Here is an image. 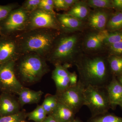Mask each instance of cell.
Instances as JSON below:
<instances>
[{
	"label": "cell",
	"instance_id": "1f68e13d",
	"mask_svg": "<svg viewBox=\"0 0 122 122\" xmlns=\"http://www.w3.org/2000/svg\"><path fill=\"white\" fill-rule=\"evenodd\" d=\"M54 8L59 9H67L64 0H53Z\"/></svg>",
	"mask_w": 122,
	"mask_h": 122
},
{
	"label": "cell",
	"instance_id": "f35d334b",
	"mask_svg": "<svg viewBox=\"0 0 122 122\" xmlns=\"http://www.w3.org/2000/svg\"><path fill=\"white\" fill-rule=\"evenodd\" d=\"M116 78L119 82L121 83V85H122V74L116 77Z\"/></svg>",
	"mask_w": 122,
	"mask_h": 122
},
{
	"label": "cell",
	"instance_id": "f546056e",
	"mask_svg": "<svg viewBox=\"0 0 122 122\" xmlns=\"http://www.w3.org/2000/svg\"><path fill=\"white\" fill-rule=\"evenodd\" d=\"M45 110L47 115H50L52 113V111L50 107L49 95L46 96L41 105Z\"/></svg>",
	"mask_w": 122,
	"mask_h": 122
},
{
	"label": "cell",
	"instance_id": "9a60e30c",
	"mask_svg": "<svg viewBox=\"0 0 122 122\" xmlns=\"http://www.w3.org/2000/svg\"><path fill=\"white\" fill-rule=\"evenodd\" d=\"M106 29L88 34L84 42L85 48L87 50L95 51L100 49L104 45V42L109 34Z\"/></svg>",
	"mask_w": 122,
	"mask_h": 122
},
{
	"label": "cell",
	"instance_id": "e575fe53",
	"mask_svg": "<svg viewBox=\"0 0 122 122\" xmlns=\"http://www.w3.org/2000/svg\"><path fill=\"white\" fill-rule=\"evenodd\" d=\"M65 3L68 9L71 8L78 0H64Z\"/></svg>",
	"mask_w": 122,
	"mask_h": 122
},
{
	"label": "cell",
	"instance_id": "3957f363",
	"mask_svg": "<svg viewBox=\"0 0 122 122\" xmlns=\"http://www.w3.org/2000/svg\"><path fill=\"white\" fill-rule=\"evenodd\" d=\"M45 58L35 53L22 54L15 62V71L21 83L32 85L50 71Z\"/></svg>",
	"mask_w": 122,
	"mask_h": 122
},
{
	"label": "cell",
	"instance_id": "7a4b0ae2",
	"mask_svg": "<svg viewBox=\"0 0 122 122\" xmlns=\"http://www.w3.org/2000/svg\"><path fill=\"white\" fill-rule=\"evenodd\" d=\"M59 31L37 29L25 31L16 36L21 55L35 53L46 58L50 52Z\"/></svg>",
	"mask_w": 122,
	"mask_h": 122
},
{
	"label": "cell",
	"instance_id": "74e56055",
	"mask_svg": "<svg viewBox=\"0 0 122 122\" xmlns=\"http://www.w3.org/2000/svg\"><path fill=\"white\" fill-rule=\"evenodd\" d=\"M62 66L63 67H65L66 69H68V68H70L72 66V65L70 63H64L63 64V65H62Z\"/></svg>",
	"mask_w": 122,
	"mask_h": 122
},
{
	"label": "cell",
	"instance_id": "5b68a950",
	"mask_svg": "<svg viewBox=\"0 0 122 122\" xmlns=\"http://www.w3.org/2000/svg\"><path fill=\"white\" fill-rule=\"evenodd\" d=\"M84 105L89 109L92 117L108 113L110 104L106 87L89 86L83 92Z\"/></svg>",
	"mask_w": 122,
	"mask_h": 122
},
{
	"label": "cell",
	"instance_id": "4316f807",
	"mask_svg": "<svg viewBox=\"0 0 122 122\" xmlns=\"http://www.w3.org/2000/svg\"><path fill=\"white\" fill-rule=\"evenodd\" d=\"M17 4H11L6 5H0V22L4 20L13 10L18 8Z\"/></svg>",
	"mask_w": 122,
	"mask_h": 122
},
{
	"label": "cell",
	"instance_id": "ffe728a7",
	"mask_svg": "<svg viewBox=\"0 0 122 122\" xmlns=\"http://www.w3.org/2000/svg\"><path fill=\"white\" fill-rule=\"evenodd\" d=\"M106 28L109 32L119 31L122 29V11H118L109 18Z\"/></svg>",
	"mask_w": 122,
	"mask_h": 122
},
{
	"label": "cell",
	"instance_id": "60d3db41",
	"mask_svg": "<svg viewBox=\"0 0 122 122\" xmlns=\"http://www.w3.org/2000/svg\"><path fill=\"white\" fill-rule=\"evenodd\" d=\"M118 106H120V107H121V108H122V101H121V102H120V103H119Z\"/></svg>",
	"mask_w": 122,
	"mask_h": 122
},
{
	"label": "cell",
	"instance_id": "d590c367",
	"mask_svg": "<svg viewBox=\"0 0 122 122\" xmlns=\"http://www.w3.org/2000/svg\"><path fill=\"white\" fill-rule=\"evenodd\" d=\"M43 122H59L51 115L47 116Z\"/></svg>",
	"mask_w": 122,
	"mask_h": 122
},
{
	"label": "cell",
	"instance_id": "8992f818",
	"mask_svg": "<svg viewBox=\"0 0 122 122\" xmlns=\"http://www.w3.org/2000/svg\"><path fill=\"white\" fill-rule=\"evenodd\" d=\"M29 14L21 6L13 10L0 22L1 36L15 37L26 31Z\"/></svg>",
	"mask_w": 122,
	"mask_h": 122
},
{
	"label": "cell",
	"instance_id": "d6986e66",
	"mask_svg": "<svg viewBox=\"0 0 122 122\" xmlns=\"http://www.w3.org/2000/svg\"><path fill=\"white\" fill-rule=\"evenodd\" d=\"M90 13L89 7L86 2L78 0L66 13L82 21L88 17Z\"/></svg>",
	"mask_w": 122,
	"mask_h": 122
},
{
	"label": "cell",
	"instance_id": "7bdbcfd3",
	"mask_svg": "<svg viewBox=\"0 0 122 122\" xmlns=\"http://www.w3.org/2000/svg\"><path fill=\"white\" fill-rule=\"evenodd\" d=\"M25 122V121H24H24H22V122Z\"/></svg>",
	"mask_w": 122,
	"mask_h": 122
},
{
	"label": "cell",
	"instance_id": "2e32d148",
	"mask_svg": "<svg viewBox=\"0 0 122 122\" xmlns=\"http://www.w3.org/2000/svg\"><path fill=\"white\" fill-rule=\"evenodd\" d=\"M87 18L89 25L92 28L100 31L106 29L109 14L104 10H97L90 13Z\"/></svg>",
	"mask_w": 122,
	"mask_h": 122
},
{
	"label": "cell",
	"instance_id": "7402d4cb",
	"mask_svg": "<svg viewBox=\"0 0 122 122\" xmlns=\"http://www.w3.org/2000/svg\"><path fill=\"white\" fill-rule=\"evenodd\" d=\"M87 122H122V117L108 112L93 117H91Z\"/></svg>",
	"mask_w": 122,
	"mask_h": 122
},
{
	"label": "cell",
	"instance_id": "ac0fdd59",
	"mask_svg": "<svg viewBox=\"0 0 122 122\" xmlns=\"http://www.w3.org/2000/svg\"><path fill=\"white\" fill-rule=\"evenodd\" d=\"M75 114L69 107L58 102L50 115L59 122H70L75 118Z\"/></svg>",
	"mask_w": 122,
	"mask_h": 122
},
{
	"label": "cell",
	"instance_id": "9c48e42d",
	"mask_svg": "<svg viewBox=\"0 0 122 122\" xmlns=\"http://www.w3.org/2000/svg\"><path fill=\"white\" fill-rule=\"evenodd\" d=\"M85 87L78 81L75 86H70L64 91L56 93L58 102L69 107L75 114L84 106L83 92Z\"/></svg>",
	"mask_w": 122,
	"mask_h": 122
},
{
	"label": "cell",
	"instance_id": "4fadbf2b",
	"mask_svg": "<svg viewBox=\"0 0 122 122\" xmlns=\"http://www.w3.org/2000/svg\"><path fill=\"white\" fill-rule=\"evenodd\" d=\"M108 94L111 108L114 109L118 106L122 100V85L116 77L112 78L106 87Z\"/></svg>",
	"mask_w": 122,
	"mask_h": 122
},
{
	"label": "cell",
	"instance_id": "b9f144b4",
	"mask_svg": "<svg viewBox=\"0 0 122 122\" xmlns=\"http://www.w3.org/2000/svg\"><path fill=\"white\" fill-rule=\"evenodd\" d=\"M1 35V32L0 28V36Z\"/></svg>",
	"mask_w": 122,
	"mask_h": 122
},
{
	"label": "cell",
	"instance_id": "4dcf8cb0",
	"mask_svg": "<svg viewBox=\"0 0 122 122\" xmlns=\"http://www.w3.org/2000/svg\"><path fill=\"white\" fill-rule=\"evenodd\" d=\"M38 8L49 12L55 13V12L54 11V8L53 7L44 3V2H42V0H41V2L39 4Z\"/></svg>",
	"mask_w": 122,
	"mask_h": 122
},
{
	"label": "cell",
	"instance_id": "7c38bea8",
	"mask_svg": "<svg viewBox=\"0 0 122 122\" xmlns=\"http://www.w3.org/2000/svg\"><path fill=\"white\" fill-rule=\"evenodd\" d=\"M52 74V78L54 81L56 88V93L64 91L70 87V72L62 65H55Z\"/></svg>",
	"mask_w": 122,
	"mask_h": 122
},
{
	"label": "cell",
	"instance_id": "cb8c5ba5",
	"mask_svg": "<svg viewBox=\"0 0 122 122\" xmlns=\"http://www.w3.org/2000/svg\"><path fill=\"white\" fill-rule=\"evenodd\" d=\"M86 2L89 7L94 9L113 8L111 0H89Z\"/></svg>",
	"mask_w": 122,
	"mask_h": 122
},
{
	"label": "cell",
	"instance_id": "d6a6232c",
	"mask_svg": "<svg viewBox=\"0 0 122 122\" xmlns=\"http://www.w3.org/2000/svg\"><path fill=\"white\" fill-rule=\"evenodd\" d=\"M78 76L76 72L70 73V86H76L78 83Z\"/></svg>",
	"mask_w": 122,
	"mask_h": 122
},
{
	"label": "cell",
	"instance_id": "52a82bcc",
	"mask_svg": "<svg viewBox=\"0 0 122 122\" xmlns=\"http://www.w3.org/2000/svg\"><path fill=\"white\" fill-rule=\"evenodd\" d=\"M15 62L0 64V90L2 93L18 95L24 87L16 75Z\"/></svg>",
	"mask_w": 122,
	"mask_h": 122
},
{
	"label": "cell",
	"instance_id": "6da1fadb",
	"mask_svg": "<svg viewBox=\"0 0 122 122\" xmlns=\"http://www.w3.org/2000/svg\"><path fill=\"white\" fill-rule=\"evenodd\" d=\"M74 64L78 72V81L85 87H106L111 80L107 59L104 57L82 56L77 57Z\"/></svg>",
	"mask_w": 122,
	"mask_h": 122
},
{
	"label": "cell",
	"instance_id": "277c9868",
	"mask_svg": "<svg viewBox=\"0 0 122 122\" xmlns=\"http://www.w3.org/2000/svg\"><path fill=\"white\" fill-rule=\"evenodd\" d=\"M78 41V36L76 34H59L46 60L55 65L66 63L74 64L77 57Z\"/></svg>",
	"mask_w": 122,
	"mask_h": 122
},
{
	"label": "cell",
	"instance_id": "8d00e7d4",
	"mask_svg": "<svg viewBox=\"0 0 122 122\" xmlns=\"http://www.w3.org/2000/svg\"><path fill=\"white\" fill-rule=\"evenodd\" d=\"M42 1L44 3L54 8L53 0H42Z\"/></svg>",
	"mask_w": 122,
	"mask_h": 122
},
{
	"label": "cell",
	"instance_id": "83f0119b",
	"mask_svg": "<svg viewBox=\"0 0 122 122\" xmlns=\"http://www.w3.org/2000/svg\"><path fill=\"white\" fill-rule=\"evenodd\" d=\"M41 0H26L21 7L27 12L30 13L38 8Z\"/></svg>",
	"mask_w": 122,
	"mask_h": 122
},
{
	"label": "cell",
	"instance_id": "603a6c76",
	"mask_svg": "<svg viewBox=\"0 0 122 122\" xmlns=\"http://www.w3.org/2000/svg\"><path fill=\"white\" fill-rule=\"evenodd\" d=\"M47 114L41 105L37 106L35 110L27 114L29 120L35 122H43L47 117Z\"/></svg>",
	"mask_w": 122,
	"mask_h": 122
},
{
	"label": "cell",
	"instance_id": "f1b7e54d",
	"mask_svg": "<svg viewBox=\"0 0 122 122\" xmlns=\"http://www.w3.org/2000/svg\"><path fill=\"white\" fill-rule=\"evenodd\" d=\"M111 55L122 56V41L108 46Z\"/></svg>",
	"mask_w": 122,
	"mask_h": 122
},
{
	"label": "cell",
	"instance_id": "ba28073f",
	"mask_svg": "<svg viewBox=\"0 0 122 122\" xmlns=\"http://www.w3.org/2000/svg\"><path fill=\"white\" fill-rule=\"evenodd\" d=\"M56 13L38 8L30 13L26 31L37 29H48L61 31Z\"/></svg>",
	"mask_w": 122,
	"mask_h": 122
},
{
	"label": "cell",
	"instance_id": "8fae6325",
	"mask_svg": "<svg viewBox=\"0 0 122 122\" xmlns=\"http://www.w3.org/2000/svg\"><path fill=\"white\" fill-rule=\"evenodd\" d=\"M21 106L11 94L2 93L0 95V116H7L17 113Z\"/></svg>",
	"mask_w": 122,
	"mask_h": 122
},
{
	"label": "cell",
	"instance_id": "484cf974",
	"mask_svg": "<svg viewBox=\"0 0 122 122\" xmlns=\"http://www.w3.org/2000/svg\"><path fill=\"white\" fill-rule=\"evenodd\" d=\"M122 41V31L109 32V35L104 41V44L109 46L112 44Z\"/></svg>",
	"mask_w": 122,
	"mask_h": 122
},
{
	"label": "cell",
	"instance_id": "ab89813d",
	"mask_svg": "<svg viewBox=\"0 0 122 122\" xmlns=\"http://www.w3.org/2000/svg\"><path fill=\"white\" fill-rule=\"evenodd\" d=\"M70 122H82L81 120H80L78 118H75L74 120Z\"/></svg>",
	"mask_w": 122,
	"mask_h": 122
},
{
	"label": "cell",
	"instance_id": "836d02e7",
	"mask_svg": "<svg viewBox=\"0 0 122 122\" xmlns=\"http://www.w3.org/2000/svg\"><path fill=\"white\" fill-rule=\"evenodd\" d=\"M112 5L113 8L118 11H122V0H113Z\"/></svg>",
	"mask_w": 122,
	"mask_h": 122
},
{
	"label": "cell",
	"instance_id": "5bb4252c",
	"mask_svg": "<svg viewBox=\"0 0 122 122\" xmlns=\"http://www.w3.org/2000/svg\"><path fill=\"white\" fill-rule=\"evenodd\" d=\"M56 15L61 31L65 33H70L78 30L82 26V21L68 14L58 13Z\"/></svg>",
	"mask_w": 122,
	"mask_h": 122
},
{
	"label": "cell",
	"instance_id": "44dd1931",
	"mask_svg": "<svg viewBox=\"0 0 122 122\" xmlns=\"http://www.w3.org/2000/svg\"><path fill=\"white\" fill-rule=\"evenodd\" d=\"M107 59L112 76L122 74V56L111 55Z\"/></svg>",
	"mask_w": 122,
	"mask_h": 122
},
{
	"label": "cell",
	"instance_id": "30bf717a",
	"mask_svg": "<svg viewBox=\"0 0 122 122\" xmlns=\"http://www.w3.org/2000/svg\"><path fill=\"white\" fill-rule=\"evenodd\" d=\"M21 55L16 37L0 36V64L16 61Z\"/></svg>",
	"mask_w": 122,
	"mask_h": 122
},
{
	"label": "cell",
	"instance_id": "d4e9b609",
	"mask_svg": "<svg viewBox=\"0 0 122 122\" xmlns=\"http://www.w3.org/2000/svg\"><path fill=\"white\" fill-rule=\"evenodd\" d=\"M27 114L24 111L7 116H0V122H21L25 119Z\"/></svg>",
	"mask_w": 122,
	"mask_h": 122
},
{
	"label": "cell",
	"instance_id": "e0dca14e",
	"mask_svg": "<svg viewBox=\"0 0 122 122\" xmlns=\"http://www.w3.org/2000/svg\"><path fill=\"white\" fill-rule=\"evenodd\" d=\"M43 93L41 91H35L24 87L18 95V100L21 107L26 104L38 103L41 100Z\"/></svg>",
	"mask_w": 122,
	"mask_h": 122
}]
</instances>
